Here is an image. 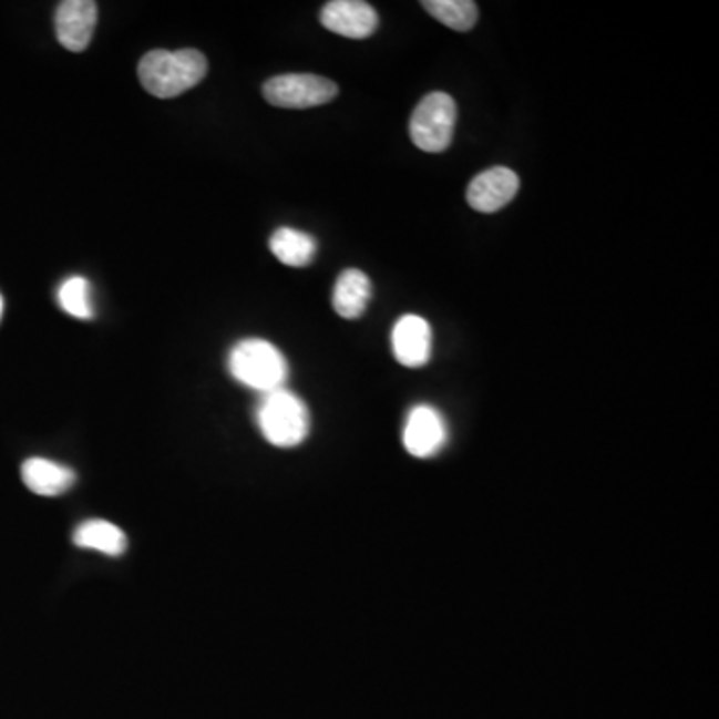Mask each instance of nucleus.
Instances as JSON below:
<instances>
[{"label": "nucleus", "mask_w": 719, "mask_h": 719, "mask_svg": "<svg viewBox=\"0 0 719 719\" xmlns=\"http://www.w3.org/2000/svg\"><path fill=\"white\" fill-rule=\"evenodd\" d=\"M208 62L203 52L194 49L183 51L146 52L138 62V79L144 91L156 99H174L191 91L203 81Z\"/></svg>", "instance_id": "obj_1"}, {"label": "nucleus", "mask_w": 719, "mask_h": 719, "mask_svg": "<svg viewBox=\"0 0 719 719\" xmlns=\"http://www.w3.org/2000/svg\"><path fill=\"white\" fill-rule=\"evenodd\" d=\"M256 424L268 444L296 448L310 434V410L300 396L288 388L260 396L256 405Z\"/></svg>", "instance_id": "obj_2"}, {"label": "nucleus", "mask_w": 719, "mask_h": 719, "mask_svg": "<svg viewBox=\"0 0 719 719\" xmlns=\"http://www.w3.org/2000/svg\"><path fill=\"white\" fill-rule=\"evenodd\" d=\"M228 370L238 384L260 396L286 388L288 362L283 352L263 338H246L228 355Z\"/></svg>", "instance_id": "obj_3"}, {"label": "nucleus", "mask_w": 719, "mask_h": 719, "mask_svg": "<svg viewBox=\"0 0 719 719\" xmlns=\"http://www.w3.org/2000/svg\"><path fill=\"white\" fill-rule=\"evenodd\" d=\"M458 109L446 92H430L415 106L410 121L412 142L424 153H444L454 138Z\"/></svg>", "instance_id": "obj_4"}, {"label": "nucleus", "mask_w": 719, "mask_h": 719, "mask_svg": "<svg viewBox=\"0 0 719 719\" xmlns=\"http://www.w3.org/2000/svg\"><path fill=\"white\" fill-rule=\"evenodd\" d=\"M264 99L278 109H315L332 101L338 84L318 74H280L266 81Z\"/></svg>", "instance_id": "obj_5"}, {"label": "nucleus", "mask_w": 719, "mask_h": 719, "mask_svg": "<svg viewBox=\"0 0 719 719\" xmlns=\"http://www.w3.org/2000/svg\"><path fill=\"white\" fill-rule=\"evenodd\" d=\"M402 444L410 456H436L448 444L446 418L434 405H414L405 415Z\"/></svg>", "instance_id": "obj_6"}, {"label": "nucleus", "mask_w": 719, "mask_h": 719, "mask_svg": "<svg viewBox=\"0 0 719 719\" xmlns=\"http://www.w3.org/2000/svg\"><path fill=\"white\" fill-rule=\"evenodd\" d=\"M99 21V7L92 0H64L54 14L57 39L66 51L89 49Z\"/></svg>", "instance_id": "obj_7"}, {"label": "nucleus", "mask_w": 719, "mask_h": 719, "mask_svg": "<svg viewBox=\"0 0 719 719\" xmlns=\"http://www.w3.org/2000/svg\"><path fill=\"white\" fill-rule=\"evenodd\" d=\"M320 22L340 37L362 41L378 29V12L364 0H332L320 12Z\"/></svg>", "instance_id": "obj_8"}, {"label": "nucleus", "mask_w": 719, "mask_h": 719, "mask_svg": "<svg viewBox=\"0 0 719 719\" xmlns=\"http://www.w3.org/2000/svg\"><path fill=\"white\" fill-rule=\"evenodd\" d=\"M517 191H520L517 174L506 166H494L477 174L470 183L466 201L477 213L492 214L512 203Z\"/></svg>", "instance_id": "obj_9"}, {"label": "nucleus", "mask_w": 719, "mask_h": 719, "mask_svg": "<svg viewBox=\"0 0 719 719\" xmlns=\"http://www.w3.org/2000/svg\"><path fill=\"white\" fill-rule=\"evenodd\" d=\"M392 352L405 368H422L432 356V328L422 316L405 315L392 328Z\"/></svg>", "instance_id": "obj_10"}, {"label": "nucleus", "mask_w": 719, "mask_h": 719, "mask_svg": "<svg viewBox=\"0 0 719 719\" xmlns=\"http://www.w3.org/2000/svg\"><path fill=\"white\" fill-rule=\"evenodd\" d=\"M21 474L24 486L29 487L32 494L44 497L61 496L71 490L76 480L71 468L62 466L47 458H29L22 464Z\"/></svg>", "instance_id": "obj_11"}, {"label": "nucleus", "mask_w": 719, "mask_h": 719, "mask_svg": "<svg viewBox=\"0 0 719 719\" xmlns=\"http://www.w3.org/2000/svg\"><path fill=\"white\" fill-rule=\"evenodd\" d=\"M372 300V283L368 274L358 268H348L338 276L332 295L336 315L346 320H356L364 315L366 308Z\"/></svg>", "instance_id": "obj_12"}, {"label": "nucleus", "mask_w": 719, "mask_h": 719, "mask_svg": "<svg viewBox=\"0 0 719 719\" xmlns=\"http://www.w3.org/2000/svg\"><path fill=\"white\" fill-rule=\"evenodd\" d=\"M74 544L82 549L99 552L104 556H121L126 549V534L106 520H89L74 530Z\"/></svg>", "instance_id": "obj_13"}, {"label": "nucleus", "mask_w": 719, "mask_h": 719, "mask_svg": "<svg viewBox=\"0 0 719 719\" xmlns=\"http://www.w3.org/2000/svg\"><path fill=\"white\" fill-rule=\"evenodd\" d=\"M316 248L318 244L315 236L295 228H278L270 236V253L286 266H295V268L308 266L315 260Z\"/></svg>", "instance_id": "obj_14"}, {"label": "nucleus", "mask_w": 719, "mask_h": 719, "mask_svg": "<svg viewBox=\"0 0 719 719\" xmlns=\"http://www.w3.org/2000/svg\"><path fill=\"white\" fill-rule=\"evenodd\" d=\"M422 7L452 31L468 32L476 27L477 4L472 0H425Z\"/></svg>", "instance_id": "obj_15"}, {"label": "nucleus", "mask_w": 719, "mask_h": 719, "mask_svg": "<svg viewBox=\"0 0 719 719\" xmlns=\"http://www.w3.org/2000/svg\"><path fill=\"white\" fill-rule=\"evenodd\" d=\"M59 305L66 315L74 316L79 320H91L94 316V305H92L91 283L82 276H72L66 278L59 288Z\"/></svg>", "instance_id": "obj_16"}, {"label": "nucleus", "mask_w": 719, "mask_h": 719, "mask_svg": "<svg viewBox=\"0 0 719 719\" xmlns=\"http://www.w3.org/2000/svg\"><path fill=\"white\" fill-rule=\"evenodd\" d=\"M2 310H4V302H2V296H0V318H2Z\"/></svg>", "instance_id": "obj_17"}]
</instances>
